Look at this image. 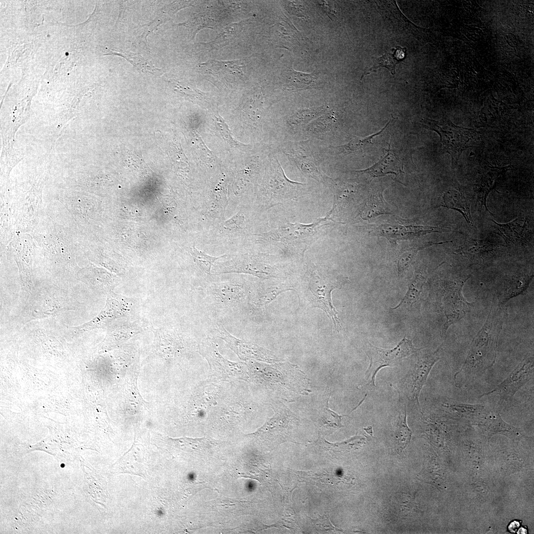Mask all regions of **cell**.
I'll return each mask as SVG.
<instances>
[{
  "instance_id": "14",
  "label": "cell",
  "mask_w": 534,
  "mask_h": 534,
  "mask_svg": "<svg viewBox=\"0 0 534 534\" xmlns=\"http://www.w3.org/2000/svg\"><path fill=\"white\" fill-rule=\"evenodd\" d=\"M217 336L224 341L228 347L242 360L251 358L268 361L274 359L273 355L269 351L257 345L240 340L231 335L221 325L216 329Z\"/></svg>"
},
{
  "instance_id": "31",
  "label": "cell",
  "mask_w": 534,
  "mask_h": 534,
  "mask_svg": "<svg viewBox=\"0 0 534 534\" xmlns=\"http://www.w3.org/2000/svg\"><path fill=\"white\" fill-rule=\"evenodd\" d=\"M213 123L218 135L221 137V138L230 147L239 149L245 148V144L239 142L234 138L227 125L222 117L219 115H214Z\"/></svg>"
},
{
  "instance_id": "26",
  "label": "cell",
  "mask_w": 534,
  "mask_h": 534,
  "mask_svg": "<svg viewBox=\"0 0 534 534\" xmlns=\"http://www.w3.org/2000/svg\"><path fill=\"white\" fill-rule=\"evenodd\" d=\"M492 251L491 247L488 244L482 240L471 239L457 250L456 253L468 259L475 261L484 258Z\"/></svg>"
},
{
  "instance_id": "40",
  "label": "cell",
  "mask_w": 534,
  "mask_h": 534,
  "mask_svg": "<svg viewBox=\"0 0 534 534\" xmlns=\"http://www.w3.org/2000/svg\"><path fill=\"white\" fill-rule=\"evenodd\" d=\"M375 64H377V65H374L372 67L365 70V71L363 73V75L362 76V78L363 75L369 74V73L373 71V70L376 69L380 67H385L390 70L392 74H395V69L396 64L394 63L392 58L389 54H385L377 58Z\"/></svg>"
},
{
  "instance_id": "32",
  "label": "cell",
  "mask_w": 534,
  "mask_h": 534,
  "mask_svg": "<svg viewBox=\"0 0 534 534\" xmlns=\"http://www.w3.org/2000/svg\"><path fill=\"white\" fill-rule=\"evenodd\" d=\"M285 77L288 88L293 89L309 87L316 80V77L313 74L296 72L294 70H288Z\"/></svg>"
},
{
  "instance_id": "10",
  "label": "cell",
  "mask_w": 534,
  "mask_h": 534,
  "mask_svg": "<svg viewBox=\"0 0 534 534\" xmlns=\"http://www.w3.org/2000/svg\"><path fill=\"white\" fill-rule=\"evenodd\" d=\"M469 276L456 277L447 283L444 297V312L446 322L443 328L445 333L452 324L463 318L469 311L470 304L462 295V288Z\"/></svg>"
},
{
  "instance_id": "22",
  "label": "cell",
  "mask_w": 534,
  "mask_h": 534,
  "mask_svg": "<svg viewBox=\"0 0 534 534\" xmlns=\"http://www.w3.org/2000/svg\"><path fill=\"white\" fill-rule=\"evenodd\" d=\"M495 224V228L499 234L507 243L514 244L523 243L526 240L527 234L526 222L516 219L506 223H499L490 220Z\"/></svg>"
},
{
  "instance_id": "39",
  "label": "cell",
  "mask_w": 534,
  "mask_h": 534,
  "mask_svg": "<svg viewBox=\"0 0 534 534\" xmlns=\"http://www.w3.org/2000/svg\"><path fill=\"white\" fill-rule=\"evenodd\" d=\"M424 247L413 248L405 250L399 257L397 268L399 274L402 273L412 263L417 251Z\"/></svg>"
},
{
  "instance_id": "15",
  "label": "cell",
  "mask_w": 534,
  "mask_h": 534,
  "mask_svg": "<svg viewBox=\"0 0 534 534\" xmlns=\"http://www.w3.org/2000/svg\"><path fill=\"white\" fill-rule=\"evenodd\" d=\"M438 351V350L433 353L418 356L411 366V395L419 409V398L420 392L432 367L440 359Z\"/></svg>"
},
{
  "instance_id": "27",
  "label": "cell",
  "mask_w": 534,
  "mask_h": 534,
  "mask_svg": "<svg viewBox=\"0 0 534 534\" xmlns=\"http://www.w3.org/2000/svg\"><path fill=\"white\" fill-rule=\"evenodd\" d=\"M426 277L422 273L417 274L408 285V290L400 303L392 310L398 309L403 305L411 307L416 306L419 302L420 297L422 291Z\"/></svg>"
},
{
  "instance_id": "1",
  "label": "cell",
  "mask_w": 534,
  "mask_h": 534,
  "mask_svg": "<svg viewBox=\"0 0 534 534\" xmlns=\"http://www.w3.org/2000/svg\"><path fill=\"white\" fill-rule=\"evenodd\" d=\"M44 212L30 234L36 244L35 256L43 260L53 276L72 278L79 269L76 257L82 250L83 235L66 208L54 201L44 204Z\"/></svg>"
},
{
  "instance_id": "43",
  "label": "cell",
  "mask_w": 534,
  "mask_h": 534,
  "mask_svg": "<svg viewBox=\"0 0 534 534\" xmlns=\"http://www.w3.org/2000/svg\"><path fill=\"white\" fill-rule=\"evenodd\" d=\"M405 51L406 50L404 48H402L398 46L397 48L395 51L394 56L395 58L398 60L402 59L405 56Z\"/></svg>"
},
{
  "instance_id": "36",
  "label": "cell",
  "mask_w": 534,
  "mask_h": 534,
  "mask_svg": "<svg viewBox=\"0 0 534 534\" xmlns=\"http://www.w3.org/2000/svg\"><path fill=\"white\" fill-rule=\"evenodd\" d=\"M175 443L181 447L198 451H206L214 445L213 440L207 438L192 439L183 438L175 440Z\"/></svg>"
},
{
  "instance_id": "35",
  "label": "cell",
  "mask_w": 534,
  "mask_h": 534,
  "mask_svg": "<svg viewBox=\"0 0 534 534\" xmlns=\"http://www.w3.org/2000/svg\"><path fill=\"white\" fill-rule=\"evenodd\" d=\"M114 55L121 56L129 61L137 70L141 72H148L151 73L158 70L155 66L146 60L141 55L130 52L121 50L120 51L112 52Z\"/></svg>"
},
{
  "instance_id": "41",
  "label": "cell",
  "mask_w": 534,
  "mask_h": 534,
  "mask_svg": "<svg viewBox=\"0 0 534 534\" xmlns=\"http://www.w3.org/2000/svg\"><path fill=\"white\" fill-rule=\"evenodd\" d=\"M311 521L316 528H318L317 529H319L320 531H328L334 530L340 531V530L336 529L331 523L326 515H323L316 520L311 519Z\"/></svg>"
},
{
  "instance_id": "28",
  "label": "cell",
  "mask_w": 534,
  "mask_h": 534,
  "mask_svg": "<svg viewBox=\"0 0 534 534\" xmlns=\"http://www.w3.org/2000/svg\"><path fill=\"white\" fill-rule=\"evenodd\" d=\"M395 435L398 448L401 451L408 445L412 436L411 431L407 425L405 405L399 412L396 425Z\"/></svg>"
},
{
  "instance_id": "37",
  "label": "cell",
  "mask_w": 534,
  "mask_h": 534,
  "mask_svg": "<svg viewBox=\"0 0 534 534\" xmlns=\"http://www.w3.org/2000/svg\"><path fill=\"white\" fill-rule=\"evenodd\" d=\"M191 254L194 261L199 267L205 273L211 275L212 266L216 260L225 256V255L220 257H214L206 254L193 247L191 248Z\"/></svg>"
},
{
  "instance_id": "33",
  "label": "cell",
  "mask_w": 534,
  "mask_h": 534,
  "mask_svg": "<svg viewBox=\"0 0 534 534\" xmlns=\"http://www.w3.org/2000/svg\"><path fill=\"white\" fill-rule=\"evenodd\" d=\"M292 158L300 170L313 178L320 180L322 177L312 157L301 154L288 155Z\"/></svg>"
},
{
  "instance_id": "30",
  "label": "cell",
  "mask_w": 534,
  "mask_h": 534,
  "mask_svg": "<svg viewBox=\"0 0 534 534\" xmlns=\"http://www.w3.org/2000/svg\"><path fill=\"white\" fill-rule=\"evenodd\" d=\"M172 85L174 90L183 96L186 99L191 100L198 104H205L208 103L206 95L200 90L192 88L185 82L182 81H172Z\"/></svg>"
},
{
  "instance_id": "24",
  "label": "cell",
  "mask_w": 534,
  "mask_h": 534,
  "mask_svg": "<svg viewBox=\"0 0 534 534\" xmlns=\"http://www.w3.org/2000/svg\"><path fill=\"white\" fill-rule=\"evenodd\" d=\"M442 206L455 210L462 214L468 223L474 225L469 206L462 193L455 190H448L443 196Z\"/></svg>"
},
{
  "instance_id": "5",
  "label": "cell",
  "mask_w": 534,
  "mask_h": 534,
  "mask_svg": "<svg viewBox=\"0 0 534 534\" xmlns=\"http://www.w3.org/2000/svg\"><path fill=\"white\" fill-rule=\"evenodd\" d=\"M422 125L436 132L440 136L444 149L451 157L452 165L457 164L462 152L472 147L477 141L478 135L476 131L454 125L448 120L426 119Z\"/></svg>"
},
{
  "instance_id": "11",
  "label": "cell",
  "mask_w": 534,
  "mask_h": 534,
  "mask_svg": "<svg viewBox=\"0 0 534 534\" xmlns=\"http://www.w3.org/2000/svg\"><path fill=\"white\" fill-rule=\"evenodd\" d=\"M302 184L287 178L277 160L271 161L265 180L266 192L270 200L278 202L296 197Z\"/></svg>"
},
{
  "instance_id": "4",
  "label": "cell",
  "mask_w": 534,
  "mask_h": 534,
  "mask_svg": "<svg viewBox=\"0 0 534 534\" xmlns=\"http://www.w3.org/2000/svg\"><path fill=\"white\" fill-rule=\"evenodd\" d=\"M53 199L66 208L84 236L98 222L101 210L100 203L91 197L74 191H60Z\"/></svg>"
},
{
  "instance_id": "18",
  "label": "cell",
  "mask_w": 534,
  "mask_h": 534,
  "mask_svg": "<svg viewBox=\"0 0 534 534\" xmlns=\"http://www.w3.org/2000/svg\"><path fill=\"white\" fill-rule=\"evenodd\" d=\"M0 212L1 251L6 247L16 232L15 219L10 194H1Z\"/></svg>"
},
{
  "instance_id": "9",
  "label": "cell",
  "mask_w": 534,
  "mask_h": 534,
  "mask_svg": "<svg viewBox=\"0 0 534 534\" xmlns=\"http://www.w3.org/2000/svg\"><path fill=\"white\" fill-rule=\"evenodd\" d=\"M327 218H320L310 224L287 222L274 233V238L285 245L304 252L320 234Z\"/></svg>"
},
{
  "instance_id": "6",
  "label": "cell",
  "mask_w": 534,
  "mask_h": 534,
  "mask_svg": "<svg viewBox=\"0 0 534 534\" xmlns=\"http://www.w3.org/2000/svg\"><path fill=\"white\" fill-rule=\"evenodd\" d=\"M419 350V348L414 347L410 340L405 337L391 349L379 348L369 343L365 350L370 360L369 366L365 372L366 385L375 387L376 375L381 368L393 366Z\"/></svg>"
},
{
  "instance_id": "8",
  "label": "cell",
  "mask_w": 534,
  "mask_h": 534,
  "mask_svg": "<svg viewBox=\"0 0 534 534\" xmlns=\"http://www.w3.org/2000/svg\"><path fill=\"white\" fill-rule=\"evenodd\" d=\"M36 244L28 233L16 232L13 239L3 250L7 257L12 256L18 266L21 281L28 291L33 287V264L35 257Z\"/></svg>"
},
{
  "instance_id": "20",
  "label": "cell",
  "mask_w": 534,
  "mask_h": 534,
  "mask_svg": "<svg viewBox=\"0 0 534 534\" xmlns=\"http://www.w3.org/2000/svg\"><path fill=\"white\" fill-rule=\"evenodd\" d=\"M125 311V309L118 300L108 298L104 308L96 317L88 323L74 328L79 331H86L95 328H104L112 320L122 315Z\"/></svg>"
},
{
  "instance_id": "25",
  "label": "cell",
  "mask_w": 534,
  "mask_h": 534,
  "mask_svg": "<svg viewBox=\"0 0 534 534\" xmlns=\"http://www.w3.org/2000/svg\"><path fill=\"white\" fill-rule=\"evenodd\" d=\"M445 406L457 415L475 423L487 412L485 406L482 404L455 403L447 404Z\"/></svg>"
},
{
  "instance_id": "34",
  "label": "cell",
  "mask_w": 534,
  "mask_h": 534,
  "mask_svg": "<svg viewBox=\"0 0 534 534\" xmlns=\"http://www.w3.org/2000/svg\"><path fill=\"white\" fill-rule=\"evenodd\" d=\"M216 292L221 300L229 303L239 301L244 295V292L240 286L233 284L221 285Z\"/></svg>"
},
{
  "instance_id": "16",
  "label": "cell",
  "mask_w": 534,
  "mask_h": 534,
  "mask_svg": "<svg viewBox=\"0 0 534 534\" xmlns=\"http://www.w3.org/2000/svg\"><path fill=\"white\" fill-rule=\"evenodd\" d=\"M509 168V166L497 167L489 165L481 170L476 178L475 186L477 201L480 202L481 207L484 205L491 215L487 205V197L496 185L500 178Z\"/></svg>"
},
{
  "instance_id": "12",
  "label": "cell",
  "mask_w": 534,
  "mask_h": 534,
  "mask_svg": "<svg viewBox=\"0 0 534 534\" xmlns=\"http://www.w3.org/2000/svg\"><path fill=\"white\" fill-rule=\"evenodd\" d=\"M201 351L208 361L213 375L217 378L245 379L246 373L244 364L226 359L219 353L216 345L211 340L204 341Z\"/></svg>"
},
{
  "instance_id": "2",
  "label": "cell",
  "mask_w": 534,
  "mask_h": 534,
  "mask_svg": "<svg viewBox=\"0 0 534 534\" xmlns=\"http://www.w3.org/2000/svg\"><path fill=\"white\" fill-rule=\"evenodd\" d=\"M506 315L505 310L499 306L491 309L484 326L470 345L464 363L454 376L457 387L465 386L492 367Z\"/></svg>"
},
{
  "instance_id": "13",
  "label": "cell",
  "mask_w": 534,
  "mask_h": 534,
  "mask_svg": "<svg viewBox=\"0 0 534 534\" xmlns=\"http://www.w3.org/2000/svg\"><path fill=\"white\" fill-rule=\"evenodd\" d=\"M534 376V357L524 359L501 383L482 395L496 393L505 401H511L516 393Z\"/></svg>"
},
{
  "instance_id": "42",
  "label": "cell",
  "mask_w": 534,
  "mask_h": 534,
  "mask_svg": "<svg viewBox=\"0 0 534 534\" xmlns=\"http://www.w3.org/2000/svg\"><path fill=\"white\" fill-rule=\"evenodd\" d=\"M243 221L244 217L242 216V215L237 214L224 222L223 226L225 228H231V229L237 228L241 226L244 222Z\"/></svg>"
},
{
  "instance_id": "7",
  "label": "cell",
  "mask_w": 534,
  "mask_h": 534,
  "mask_svg": "<svg viewBox=\"0 0 534 534\" xmlns=\"http://www.w3.org/2000/svg\"><path fill=\"white\" fill-rule=\"evenodd\" d=\"M273 409L274 415L255 433L250 434L268 446L277 445L288 441L297 422L294 414L281 403Z\"/></svg>"
},
{
  "instance_id": "38",
  "label": "cell",
  "mask_w": 534,
  "mask_h": 534,
  "mask_svg": "<svg viewBox=\"0 0 534 534\" xmlns=\"http://www.w3.org/2000/svg\"><path fill=\"white\" fill-rule=\"evenodd\" d=\"M289 289L282 286H272L261 290L256 297L254 303L259 307H265L273 301L281 292Z\"/></svg>"
},
{
  "instance_id": "3",
  "label": "cell",
  "mask_w": 534,
  "mask_h": 534,
  "mask_svg": "<svg viewBox=\"0 0 534 534\" xmlns=\"http://www.w3.org/2000/svg\"><path fill=\"white\" fill-rule=\"evenodd\" d=\"M307 280V297L312 307L324 311L332 320L336 330L341 331L342 328L337 317L338 312L332 303L331 292L348 283V278L313 268Z\"/></svg>"
},
{
  "instance_id": "29",
  "label": "cell",
  "mask_w": 534,
  "mask_h": 534,
  "mask_svg": "<svg viewBox=\"0 0 534 534\" xmlns=\"http://www.w3.org/2000/svg\"><path fill=\"white\" fill-rule=\"evenodd\" d=\"M391 121V119L387 123L385 126L379 132L366 136H358L353 135L349 141L343 146L337 147L341 148L342 152L349 153L361 149H364L373 144L372 141L373 138L380 135L385 130Z\"/></svg>"
},
{
  "instance_id": "21",
  "label": "cell",
  "mask_w": 534,
  "mask_h": 534,
  "mask_svg": "<svg viewBox=\"0 0 534 534\" xmlns=\"http://www.w3.org/2000/svg\"><path fill=\"white\" fill-rule=\"evenodd\" d=\"M384 150L387 152L386 154H384L378 162L370 168L359 172L368 174L373 177L383 176L390 173L394 174L397 177L401 173H404L402 171L400 160L397 157L396 151L390 149V145H389L388 149Z\"/></svg>"
},
{
  "instance_id": "19",
  "label": "cell",
  "mask_w": 534,
  "mask_h": 534,
  "mask_svg": "<svg viewBox=\"0 0 534 534\" xmlns=\"http://www.w3.org/2000/svg\"><path fill=\"white\" fill-rule=\"evenodd\" d=\"M225 270L223 273L243 272L263 279L274 276V270L271 267L250 256L235 259Z\"/></svg>"
},
{
  "instance_id": "23",
  "label": "cell",
  "mask_w": 534,
  "mask_h": 534,
  "mask_svg": "<svg viewBox=\"0 0 534 534\" xmlns=\"http://www.w3.org/2000/svg\"><path fill=\"white\" fill-rule=\"evenodd\" d=\"M533 275L527 274L515 275L507 279L499 289L501 302L504 303L510 299L523 294L528 288Z\"/></svg>"
},
{
  "instance_id": "17",
  "label": "cell",
  "mask_w": 534,
  "mask_h": 534,
  "mask_svg": "<svg viewBox=\"0 0 534 534\" xmlns=\"http://www.w3.org/2000/svg\"><path fill=\"white\" fill-rule=\"evenodd\" d=\"M477 424L489 436L502 434L513 440L523 436L521 430L506 423L497 411H487Z\"/></svg>"
}]
</instances>
